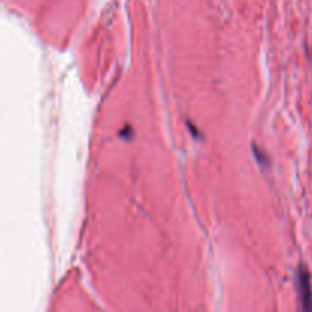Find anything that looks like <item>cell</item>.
<instances>
[{"mask_svg": "<svg viewBox=\"0 0 312 312\" xmlns=\"http://www.w3.org/2000/svg\"><path fill=\"white\" fill-rule=\"evenodd\" d=\"M299 291H300V299L303 303L305 311H312V289L311 279L308 270L302 265L299 268Z\"/></svg>", "mask_w": 312, "mask_h": 312, "instance_id": "obj_1", "label": "cell"}]
</instances>
